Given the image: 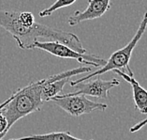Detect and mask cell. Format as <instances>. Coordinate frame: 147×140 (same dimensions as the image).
I'll return each instance as SVG.
<instances>
[{
  "mask_svg": "<svg viewBox=\"0 0 147 140\" xmlns=\"http://www.w3.org/2000/svg\"><path fill=\"white\" fill-rule=\"evenodd\" d=\"M0 27L12 36L21 49L28 50L38 38H44L48 41H59L82 55L88 54L77 35L36 23L30 12L0 10Z\"/></svg>",
  "mask_w": 147,
  "mask_h": 140,
  "instance_id": "obj_1",
  "label": "cell"
},
{
  "mask_svg": "<svg viewBox=\"0 0 147 140\" xmlns=\"http://www.w3.org/2000/svg\"><path fill=\"white\" fill-rule=\"evenodd\" d=\"M42 86L43 79L19 88L10 96V101L1 112L8 122L6 133H8L21 118L41 110L43 105V101L41 99Z\"/></svg>",
  "mask_w": 147,
  "mask_h": 140,
  "instance_id": "obj_2",
  "label": "cell"
},
{
  "mask_svg": "<svg viewBox=\"0 0 147 140\" xmlns=\"http://www.w3.org/2000/svg\"><path fill=\"white\" fill-rule=\"evenodd\" d=\"M146 27H147V12L144 14V16H143L135 36L132 38V39L127 45L124 46L123 48L113 52L112 54V56L106 60L105 65L100 67L98 71H94V73H92L91 74L85 75V76L82 77L80 79H77V80H75V81L69 80V84L71 87H74L76 84L81 83V82L87 81L89 79H91L92 77L99 76V75L105 73L107 71H113V70L121 71L122 69H125L127 71V74L129 75V76H133V71H132V70L129 67L131 55H132V52H133L134 48L136 47V45H137V43L139 42V41L141 39L143 34H144Z\"/></svg>",
  "mask_w": 147,
  "mask_h": 140,
  "instance_id": "obj_3",
  "label": "cell"
},
{
  "mask_svg": "<svg viewBox=\"0 0 147 140\" xmlns=\"http://www.w3.org/2000/svg\"><path fill=\"white\" fill-rule=\"evenodd\" d=\"M33 49L42 50V51L47 52L53 56L61 57V58L75 59L78 62L87 66L102 67L106 64V59L95 55H90V54L82 55V54L74 51L73 49L69 48V46L61 43L59 41H39L38 39H37L29 47V50Z\"/></svg>",
  "mask_w": 147,
  "mask_h": 140,
  "instance_id": "obj_4",
  "label": "cell"
},
{
  "mask_svg": "<svg viewBox=\"0 0 147 140\" xmlns=\"http://www.w3.org/2000/svg\"><path fill=\"white\" fill-rule=\"evenodd\" d=\"M51 101L72 117H80L96 110L104 111L108 108V105L105 103L91 101L84 95H73L71 93L57 95Z\"/></svg>",
  "mask_w": 147,
  "mask_h": 140,
  "instance_id": "obj_5",
  "label": "cell"
},
{
  "mask_svg": "<svg viewBox=\"0 0 147 140\" xmlns=\"http://www.w3.org/2000/svg\"><path fill=\"white\" fill-rule=\"evenodd\" d=\"M120 84L118 79H113V80L106 81L102 80L98 77L94 80L88 82H81L74 86L75 90L70 92L73 95H84V96H92L99 99H106L109 96L110 89L113 87H116Z\"/></svg>",
  "mask_w": 147,
  "mask_h": 140,
  "instance_id": "obj_6",
  "label": "cell"
},
{
  "mask_svg": "<svg viewBox=\"0 0 147 140\" xmlns=\"http://www.w3.org/2000/svg\"><path fill=\"white\" fill-rule=\"evenodd\" d=\"M111 8V0H88V6L84 10H76L69 17L67 24L74 27L84 21L95 20L103 16Z\"/></svg>",
  "mask_w": 147,
  "mask_h": 140,
  "instance_id": "obj_7",
  "label": "cell"
},
{
  "mask_svg": "<svg viewBox=\"0 0 147 140\" xmlns=\"http://www.w3.org/2000/svg\"><path fill=\"white\" fill-rule=\"evenodd\" d=\"M113 71L123 77L127 83H129L132 91H133V99L135 109L139 110L142 114L147 115V90L140 86L138 81L133 76H129L127 73H124L120 70H113Z\"/></svg>",
  "mask_w": 147,
  "mask_h": 140,
  "instance_id": "obj_8",
  "label": "cell"
},
{
  "mask_svg": "<svg viewBox=\"0 0 147 140\" xmlns=\"http://www.w3.org/2000/svg\"><path fill=\"white\" fill-rule=\"evenodd\" d=\"M70 80V78H63L60 80L50 82L48 78L43 79V86L41 89V99L44 102H49L60 93H62L63 88L67 82Z\"/></svg>",
  "mask_w": 147,
  "mask_h": 140,
  "instance_id": "obj_9",
  "label": "cell"
},
{
  "mask_svg": "<svg viewBox=\"0 0 147 140\" xmlns=\"http://www.w3.org/2000/svg\"><path fill=\"white\" fill-rule=\"evenodd\" d=\"M3 140V139H2ZM8 140H85L75 137L69 131L64 132H53L44 135H33L29 136H24L19 138H11ZM94 140V139H89Z\"/></svg>",
  "mask_w": 147,
  "mask_h": 140,
  "instance_id": "obj_10",
  "label": "cell"
},
{
  "mask_svg": "<svg viewBox=\"0 0 147 140\" xmlns=\"http://www.w3.org/2000/svg\"><path fill=\"white\" fill-rule=\"evenodd\" d=\"M75 1H76V0H56V1L53 3L51 7H49V8L41 10V12H39L38 15H39V17H41V18L42 17L44 18V17H47V16H51L53 14V12H55V10L72 5Z\"/></svg>",
  "mask_w": 147,
  "mask_h": 140,
  "instance_id": "obj_11",
  "label": "cell"
},
{
  "mask_svg": "<svg viewBox=\"0 0 147 140\" xmlns=\"http://www.w3.org/2000/svg\"><path fill=\"white\" fill-rule=\"evenodd\" d=\"M146 124H147V118H144V120H141V121H140V122L134 124L133 126H131V127L129 128V132H130V133H132V134H133V133L138 132V131L141 130L142 128L144 127Z\"/></svg>",
  "mask_w": 147,
  "mask_h": 140,
  "instance_id": "obj_12",
  "label": "cell"
},
{
  "mask_svg": "<svg viewBox=\"0 0 147 140\" xmlns=\"http://www.w3.org/2000/svg\"><path fill=\"white\" fill-rule=\"evenodd\" d=\"M10 101V97L9 99H7L6 101L4 102V103H0V114H1V112H2V110H3V108L7 105V103H8Z\"/></svg>",
  "mask_w": 147,
  "mask_h": 140,
  "instance_id": "obj_13",
  "label": "cell"
}]
</instances>
